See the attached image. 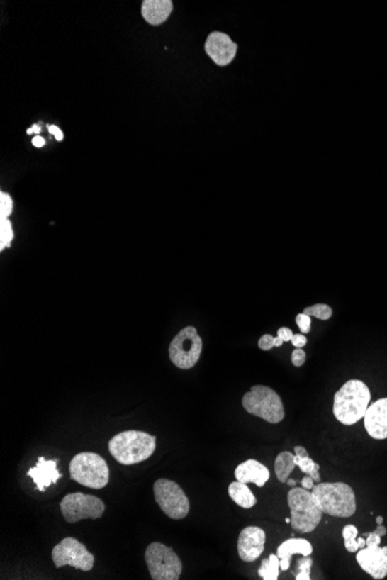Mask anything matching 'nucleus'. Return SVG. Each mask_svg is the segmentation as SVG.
Here are the masks:
<instances>
[{"instance_id": "nucleus-26", "label": "nucleus", "mask_w": 387, "mask_h": 580, "mask_svg": "<svg viewBox=\"0 0 387 580\" xmlns=\"http://www.w3.org/2000/svg\"><path fill=\"white\" fill-rule=\"evenodd\" d=\"M303 313L310 316H315L317 319L326 321L333 316V309L330 308L326 303H317L313 306L306 307Z\"/></svg>"}, {"instance_id": "nucleus-46", "label": "nucleus", "mask_w": 387, "mask_h": 580, "mask_svg": "<svg viewBox=\"0 0 387 580\" xmlns=\"http://www.w3.org/2000/svg\"><path fill=\"white\" fill-rule=\"evenodd\" d=\"M383 548H384L385 554H386V558H387V547H383Z\"/></svg>"}, {"instance_id": "nucleus-41", "label": "nucleus", "mask_w": 387, "mask_h": 580, "mask_svg": "<svg viewBox=\"0 0 387 580\" xmlns=\"http://www.w3.org/2000/svg\"><path fill=\"white\" fill-rule=\"evenodd\" d=\"M32 129L33 131H34V133H36V136H38V133H41V128H40L38 124H34Z\"/></svg>"}, {"instance_id": "nucleus-24", "label": "nucleus", "mask_w": 387, "mask_h": 580, "mask_svg": "<svg viewBox=\"0 0 387 580\" xmlns=\"http://www.w3.org/2000/svg\"><path fill=\"white\" fill-rule=\"evenodd\" d=\"M357 535L359 530L354 525H347L342 530L343 540H344V547L347 552H357L359 550V543H357Z\"/></svg>"}, {"instance_id": "nucleus-25", "label": "nucleus", "mask_w": 387, "mask_h": 580, "mask_svg": "<svg viewBox=\"0 0 387 580\" xmlns=\"http://www.w3.org/2000/svg\"><path fill=\"white\" fill-rule=\"evenodd\" d=\"M14 233L9 218H0V250L10 248Z\"/></svg>"}, {"instance_id": "nucleus-22", "label": "nucleus", "mask_w": 387, "mask_h": 580, "mask_svg": "<svg viewBox=\"0 0 387 580\" xmlns=\"http://www.w3.org/2000/svg\"><path fill=\"white\" fill-rule=\"evenodd\" d=\"M279 557L277 555H269L268 559H264L259 569V576L264 580H277L279 574Z\"/></svg>"}, {"instance_id": "nucleus-35", "label": "nucleus", "mask_w": 387, "mask_h": 580, "mask_svg": "<svg viewBox=\"0 0 387 580\" xmlns=\"http://www.w3.org/2000/svg\"><path fill=\"white\" fill-rule=\"evenodd\" d=\"M302 486L304 489L312 490L313 489V486H315V479L306 475V476H304V479H302Z\"/></svg>"}, {"instance_id": "nucleus-2", "label": "nucleus", "mask_w": 387, "mask_h": 580, "mask_svg": "<svg viewBox=\"0 0 387 580\" xmlns=\"http://www.w3.org/2000/svg\"><path fill=\"white\" fill-rule=\"evenodd\" d=\"M156 437L136 430L118 433L108 444L111 457L124 466L147 460L156 451Z\"/></svg>"}, {"instance_id": "nucleus-1", "label": "nucleus", "mask_w": 387, "mask_h": 580, "mask_svg": "<svg viewBox=\"0 0 387 580\" xmlns=\"http://www.w3.org/2000/svg\"><path fill=\"white\" fill-rule=\"evenodd\" d=\"M370 401L368 386L359 380H349L334 396V416L343 425H354L364 418Z\"/></svg>"}, {"instance_id": "nucleus-4", "label": "nucleus", "mask_w": 387, "mask_h": 580, "mask_svg": "<svg viewBox=\"0 0 387 580\" xmlns=\"http://www.w3.org/2000/svg\"><path fill=\"white\" fill-rule=\"evenodd\" d=\"M288 504L291 511V527L296 532L311 533L320 523L324 513L308 490L293 486L288 493Z\"/></svg>"}, {"instance_id": "nucleus-3", "label": "nucleus", "mask_w": 387, "mask_h": 580, "mask_svg": "<svg viewBox=\"0 0 387 580\" xmlns=\"http://www.w3.org/2000/svg\"><path fill=\"white\" fill-rule=\"evenodd\" d=\"M312 493L322 513L335 518H349L356 512L355 492L346 483H318Z\"/></svg>"}, {"instance_id": "nucleus-39", "label": "nucleus", "mask_w": 387, "mask_h": 580, "mask_svg": "<svg viewBox=\"0 0 387 580\" xmlns=\"http://www.w3.org/2000/svg\"><path fill=\"white\" fill-rule=\"evenodd\" d=\"M283 343H284V342H283L282 338H279V336H277V338H274V347H282Z\"/></svg>"}, {"instance_id": "nucleus-44", "label": "nucleus", "mask_w": 387, "mask_h": 580, "mask_svg": "<svg viewBox=\"0 0 387 580\" xmlns=\"http://www.w3.org/2000/svg\"><path fill=\"white\" fill-rule=\"evenodd\" d=\"M27 133H28V135H33V133H34V131H33V129H28L27 130Z\"/></svg>"}, {"instance_id": "nucleus-5", "label": "nucleus", "mask_w": 387, "mask_h": 580, "mask_svg": "<svg viewBox=\"0 0 387 580\" xmlns=\"http://www.w3.org/2000/svg\"><path fill=\"white\" fill-rule=\"evenodd\" d=\"M70 475L73 481L91 489H102L109 482V467L103 457L83 452L72 457Z\"/></svg>"}, {"instance_id": "nucleus-33", "label": "nucleus", "mask_w": 387, "mask_h": 580, "mask_svg": "<svg viewBox=\"0 0 387 580\" xmlns=\"http://www.w3.org/2000/svg\"><path fill=\"white\" fill-rule=\"evenodd\" d=\"M277 336L282 338L283 342H291L293 333H292L291 329L282 327V328H279V330H277Z\"/></svg>"}, {"instance_id": "nucleus-11", "label": "nucleus", "mask_w": 387, "mask_h": 580, "mask_svg": "<svg viewBox=\"0 0 387 580\" xmlns=\"http://www.w3.org/2000/svg\"><path fill=\"white\" fill-rule=\"evenodd\" d=\"M56 568L70 565L78 570L91 571L94 567V556L87 550L83 543L73 537L62 540L51 552Z\"/></svg>"}, {"instance_id": "nucleus-45", "label": "nucleus", "mask_w": 387, "mask_h": 580, "mask_svg": "<svg viewBox=\"0 0 387 580\" xmlns=\"http://www.w3.org/2000/svg\"><path fill=\"white\" fill-rule=\"evenodd\" d=\"M286 523H291V518H286Z\"/></svg>"}, {"instance_id": "nucleus-20", "label": "nucleus", "mask_w": 387, "mask_h": 580, "mask_svg": "<svg viewBox=\"0 0 387 580\" xmlns=\"http://www.w3.org/2000/svg\"><path fill=\"white\" fill-rule=\"evenodd\" d=\"M229 495L230 498L240 508H252L257 504V498L246 483L239 482V481L231 483L229 486Z\"/></svg>"}, {"instance_id": "nucleus-14", "label": "nucleus", "mask_w": 387, "mask_h": 580, "mask_svg": "<svg viewBox=\"0 0 387 580\" xmlns=\"http://www.w3.org/2000/svg\"><path fill=\"white\" fill-rule=\"evenodd\" d=\"M266 543V533L260 527L248 526L238 537L239 557L244 562H254L262 555Z\"/></svg>"}, {"instance_id": "nucleus-43", "label": "nucleus", "mask_w": 387, "mask_h": 580, "mask_svg": "<svg viewBox=\"0 0 387 580\" xmlns=\"http://www.w3.org/2000/svg\"><path fill=\"white\" fill-rule=\"evenodd\" d=\"M383 521H384V518H383V517H378L377 518L378 525H383Z\"/></svg>"}, {"instance_id": "nucleus-19", "label": "nucleus", "mask_w": 387, "mask_h": 580, "mask_svg": "<svg viewBox=\"0 0 387 580\" xmlns=\"http://www.w3.org/2000/svg\"><path fill=\"white\" fill-rule=\"evenodd\" d=\"M173 11L171 0H145L142 5V16L146 23L159 26L169 19Z\"/></svg>"}, {"instance_id": "nucleus-27", "label": "nucleus", "mask_w": 387, "mask_h": 580, "mask_svg": "<svg viewBox=\"0 0 387 580\" xmlns=\"http://www.w3.org/2000/svg\"><path fill=\"white\" fill-rule=\"evenodd\" d=\"M313 564V559L310 556H304L298 562V574H296V580H310L311 579V568Z\"/></svg>"}, {"instance_id": "nucleus-17", "label": "nucleus", "mask_w": 387, "mask_h": 580, "mask_svg": "<svg viewBox=\"0 0 387 580\" xmlns=\"http://www.w3.org/2000/svg\"><path fill=\"white\" fill-rule=\"evenodd\" d=\"M235 476L239 482L246 483V484L254 483L255 486L262 488L270 479V473L269 469L264 464L251 459V460L245 461L235 468Z\"/></svg>"}, {"instance_id": "nucleus-36", "label": "nucleus", "mask_w": 387, "mask_h": 580, "mask_svg": "<svg viewBox=\"0 0 387 580\" xmlns=\"http://www.w3.org/2000/svg\"><path fill=\"white\" fill-rule=\"evenodd\" d=\"M295 455L299 457H308V451H306V448L303 447V446H296Z\"/></svg>"}, {"instance_id": "nucleus-40", "label": "nucleus", "mask_w": 387, "mask_h": 580, "mask_svg": "<svg viewBox=\"0 0 387 580\" xmlns=\"http://www.w3.org/2000/svg\"><path fill=\"white\" fill-rule=\"evenodd\" d=\"M357 543H359V549H363L366 547V540H364V537H359V539H357Z\"/></svg>"}, {"instance_id": "nucleus-6", "label": "nucleus", "mask_w": 387, "mask_h": 580, "mask_svg": "<svg viewBox=\"0 0 387 580\" xmlns=\"http://www.w3.org/2000/svg\"><path fill=\"white\" fill-rule=\"evenodd\" d=\"M242 407L251 415L266 422L279 424L286 417L283 402L276 391L270 387L255 385L242 398Z\"/></svg>"}, {"instance_id": "nucleus-18", "label": "nucleus", "mask_w": 387, "mask_h": 580, "mask_svg": "<svg viewBox=\"0 0 387 580\" xmlns=\"http://www.w3.org/2000/svg\"><path fill=\"white\" fill-rule=\"evenodd\" d=\"M313 552V547L308 540L293 539L286 540L279 545L277 548V556L279 557L281 570L286 571L290 569L291 557L296 554L303 556H310Z\"/></svg>"}, {"instance_id": "nucleus-28", "label": "nucleus", "mask_w": 387, "mask_h": 580, "mask_svg": "<svg viewBox=\"0 0 387 580\" xmlns=\"http://www.w3.org/2000/svg\"><path fill=\"white\" fill-rule=\"evenodd\" d=\"M13 211V201L6 193L0 194V218L10 217Z\"/></svg>"}, {"instance_id": "nucleus-32", "label": "nucleus", "mask_w": 387, "mask_h": 580, "mask_svg": "<svg viewBox=\"0 0 387 580\" xmlns=\"http://www.w3.org/2000/svg\"><path fill=\"white\" fill-rule=\"evenodd\" d=\"M291 343L293 347H303L308 343V338H305L304 334H293L291 338Z\"/></svg>"}, {"instance_id": "nucleus-16", "label": "nucleus", "mask_w": 387, "mask_h": 580, "mask_svg": "<svg viewBox=\"0 0 387 580\" xmlns=\"http://www.w3.org/2000/svg\"><path fill=\"white\" fill-rule=\"evenodd\" d=\"M27 475L32 477L40 491H45L61 477V473L57 470V460H45L43 457H38V464L28 470Z\"/></svg>"}, {"instance_id": "nucleus-15", "label": "nucleus", "mask_w": 387, "mask_h": 580, "mask_svg": "<svg viewBox=\"0 0 387 580\" xmlns=\"http://www.w3.org/2000/svg\"><path fill=\"white\" fill-rule=\"evenodd\" d=\"M363 420L365 430L370 437L378 440L387 439V398L369 406Z\"/></svg>"}, {"instance_id": "nucleus-13", "label": "nucleus", "mask_w": 387, "mask_h": 580, "mask_svg": "<svg viewBox=\"0 0 387 580\" xmlns=\"http://www.w3.org/2000/svg\"><path fill=\"white\" fill-rule=\"evenodd\" d=\"M359 567L374 579H384L387 576V558L384 548L378 545H370L359 549L356 555Z\"/></svg>"}, {"instance_id": "nucleus-31", "label": "nucleus", "mask_w": 387, "mask_h": 580, "mask_svg": "<svg viewBox=\"0 0 387 580\" xmlns=\"http://www.w3.org/2000/svg\"><path fill=\"white\" fill-rule=\"evenodd\" d=\"M274 336L271 335H264L259 341V347L261 350L269 351L274 347Z\"/></svg>"}, {"instance_id": "nucleus-8", "label": "nucleus", "mask_w": 387, "mask_h": 580, "mask_svg": "<svg viewBox=\"0 0 387 580\" xmlns=\"http://www.w3.org/2000/svg\"><path fill=\"white\" fill-rule=\"evenodd\" d=\"M203 350V341L195 327H186L169 344L172 363L181 369H189L196 365Z\"/></svg>"}, {"instance_id": "nucleus-7", "label": "nucleus", "mask_w": 387, "mask_h": 580, "mask_svg": "<svg viewBox=\"0 0 387 580\" xmlns=\"http://www.w3.org/2000/svg\"><path fill=\"white\" fill-rule=\"evenodd\" d=\"M145 562L153 580H178L181 576V559L164 543H151L145 550Z\"/></svg>"}, {"instance_id": "nucleus-10", "label": "nucleus", "mask_w": 387, "mask_h": 580, "mask_svg": "<svg viewBox=\"0 0 387 580\" xmlns=\"http://www.w3.org/2000/svg\"><path fill=\"white\" fill-rule=\"evenodd\" d=\"M61 511L67 523H74L84 519H99L105 512V504L96 496L83 492L69 493L61 501Z\"/></svg>"}, {"instance_id": "nucleus-21", "label": "nucleus", "mask_w": 387, "mask_h": 580, "mask_svg": "<svg viewBox=\"0 0 387 580\" xmlns=\"http://www.w3.org/2000/svg\"><path fill=\"white\" fill-rule=\"evenodd\" d=\"M295 468V455L292 454L291 452H282L277 455L275 460V474L279 482L286 483L290 474Z\"/></svg>"}, {"instance_id": "nucleus-29", "label": "nucleus", "mask_w": 387, "mask_h": 580, "mask_svg": "<svg viewBox=\"0 0 387 580\" xmlns=\"http://www.w3.org/2000/svg\"><path fill=\"white\" fill-rule=\"evenodd\" d=\"M311 316L304 314V313H301V314L296 316V323L302 331V334H308L311 331Z\"/></svg>"}, {"instance_id": "nucleus-34", "label": "nucleus", "mask_w": 387, "mask_h": 580, "mask_svg": "<svg viewBox=\"0 0 387 580\" xmlns=\"http://www.w3.org/2000/svg\"><path fill=\"white\" fill-rule=\"evenodd\" d=\"M49 133L51 135H54L55 138L57 139L58 142H62L64 139L63 133H62V130L56 126H49Z\"/></svg>"}, {"instance_id": "nucleus-12", "label": "nucleus", "mask_w": 387, "mask_h": 580, "mask_svg": "<svg viewBox=\"0 0 387 580\" xmlns=\"http://www.w3.org/2000/svg\"><path fill=\"white\" fill-rule=\"evenodd\" d=\"M204 49L208 56L217 65L226 67L235 60L238 45L232 41L231 38L225 33L213 32L206 38Z\"/></svg>"}, {"instance_id": "nucleus-42", "label": "nucleus", "mask_w": 387, "mask_h": 580, "mask_svg": "<svg viewBox=\"0 0 387 580\" xmlns=\"http://www.w3.org/2000/svg\"><path fill=\"white\" fill-rule=\"evenodd\" d=\"M286 483H288V486H292V488L297 486V481H295V479H289L286 481Z\"/></svg>"}, {"instance_id": "nucleus-23", "label": "nucleus", "mask_w": 387, "mask_h": 580, "mask_svg": "<svg viewBox=\"0 0 387 580\" xmlns=\"http://www.w3.org/2000/svg\"><path fill=\"white\" fill-rule=\"evenodd\" d=\"M296 466L299 467V469L302 470L305 475L311 476L315 479V482L320 483L321 477L319 474L320 466L312 460L311 457H299L295 455Z\"/></svg>"}, {"instance_id": "nucleus-30", "label": "nucleus", "mask_w": 387, "mask_h": 580, "mask_svg": "<svg viewBox=\"0 0 387 580\" xmlns=\"http://www.w3.org/2000/svg\"><path fill=\"white\" fill-rule=\"evenodd\" d=\"M305 360H306V353L303 350L302 347H296L293 352H292L291 362L296 367L304 365Z\"/></svg>"}, {"instance_id": "nucleus-9", "label": "nucleus", "mask_w": 387, "mask_h": 580, "mask_svg": "<svg viewBox=\"0 0 387 580\" xmlns=\"http://www.w3.org/2000/svg\"><path fill=\"white\" fill-rule=\"evenodd\" d=\"M153 492L155 499L167 517L174 520L187 517L191 503L178 483L167 479H158L153 484Z\"/></svg>"}, {"instance_id": "nucleus-37", "label": "nucleus", "mask_w": 387, "mask_h": 580, "mask_svg": "<svg viewBox=\"0 0 387 580\" xmlns=\"http://www.w3.org/2000/svg\"><path fill=\"white\" fill-rule=\"evenodd\" d=\"M33 145L35 146V147H43L45 144V139L41 136H35L33 138Z\"/></svg>"}, {"instance_id": "nucleus-38", "label": "nucleus", "mask_w": 387, "mask_h": 580, "mask_svg": "<svg viewBox=\"0 0 387 580\" xmlns=\"http://www.w3.org/2000/svg\"><path fill=\"white\" fill-rule=\"evenodd\" d=\"M375 532L383 537V536L386 535V527H385L384 525H378L377 530H376Z\"/></svg>"}]
</instances>
